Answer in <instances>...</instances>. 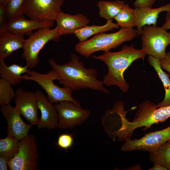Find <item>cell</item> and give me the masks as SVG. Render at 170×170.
Instances as JSON below:
<instances>
[{"mask_svg": "<svg viewBox=\"0 0 170 170\" xmlns=\"http://www.w3.org/2000/svg\"><path fill=\"white\" fill-rule=\"evenodd\" d=\"M0 111L7 122V135L14 137L20 141L29 134V130L33 125L25 123L15 107L9 104L1 106Z\"/></svg>", "mask_w": 170, "mask_h": 170, "instance_id": "4fadbf2b", "label": "cell"}, {"mask_svg": "<svg viewBox=\"0 0 170 170\" xmlns=\"http://www.w3.org/2000/svg\"><path fill=\"white\" fill-rule=\"evenodd\" d=\"M71 60L62 65L57 64L52 59L48 60L49 65L59 74V83L73 91L81 89H90L105 93H110L104 86L103 82L97 79V71L93 68L87 69L76 54L71 55Z\"/></svg>", "mask_w": 170, "mask_h": 170, "instance_id": "6da1fadb", "label": "cell"}, {"mask_svg": "<svg viewBox=\"0 0 170 170\" xmlns=\"http://www.w3.org/2000/svg\"></svg>", "mask_w": 170, "mask_h": 170, "instance_id": "8d00e7d4", "label": "cell"}, {"mask_svg": "<svg viewBox=\"0 0 170 170\" xmlns=\"http://www.w3.org/2000/svg\"><path fill=\"white\" fill-rule=\"evenodd\" d=\"M122 1H99L97 3L99 16L106 20L112 19L126 5Z\"/></svg>", "mask_w": 170, "mask_h": 170, "instance_id": "7402d4cb", "label": "cell"}, {"mask_svg": "<svg viewBox=\"0 0 170 170\" xmlns=\"http://www.w3.org/2000/svg\"><path fill=\"white\" fill-rule=\"evenodd\" d=\"M27 75L22 76L23 79L32 80L37 83L43 89L47 95L48 99L52 103H58L65 101H70L77 105H80L76 100L71 96L73 91L64 87H59L54 82V80L60 81V77L58 73L53 69L47 74H42L28 70Z\"/></svg>", "mask_w": 170, "mask_h": 170, "instance_id": "5b68a950", "label": "cell"}, {"mask_svg": "<svg viewBox=\"0 0 170 170\" xmlns=\"http://www.w3.org/2000/svg\"><path fill=\"white\" fill-rule=\"evenodd\" d=\"M150 161L160 164L170 170V144L168 141L162 144L156 150L150 153Z\"/></svg>", "mask_w": 170, "mask_h": 170, "instance_id": "603a6c76", "label": "cell"}, {"mask_svg": "<svg viewBox=\"0 0 170 170\" xmlns=\"http://www.w3.org/2000/svg\"><path fill=\"white\" fill-rule=\"evenodd\" d=\"M63 2L64 0H27L24 14L31 19L54 23Z\"/></svg>", "mask_w": 170, "mask_h": 170, "instance_id": "9c48e42d", "label": "cell"}, {"mask_svg": "<svg viewBox=\"0 0 170 170\" xmlns=\"http://www.w3.org/2000/svg\"><path fill=\"white\" fill-rule=\"evenodd\" d=\"M147 60L150 65L152 66L156 71L163 83L165 91V97L163 100L156 105L157 107H161L170 105V79L169 75L163 71L161 68L159 59L148 55Z\"/></svg>", "mask_w": 170, "mask_h": 170, "instance_id": "44dd1931", "label": "cell"}, {"mask_svg": "<svg viewBox=\"0 0 170 170\" xmlns=\"http://www.w3.org/2000/svg\"><path fill=\"white\" fill-rule=\"evenodd\" d=\"M159 60L161 68L170 73V52H166L165 56Z\"/></svg>", "mask_w": 170, "mask_h": 170, "instance_id": "4dcf8cb0", "label": "cell"}, {"mask_svg": "<svg viewBox=\"0 0 170 170\" xmlns=\"http://www.w3.org/2000/svg\"><path fill=\"white\" fill-rule=\"evenodd\" d=\"M27 0H10L6 5L8 20L24 14V8Z\"/></svg>", "mask_w": 170, "mask_h": 170, "instance_id": "4316f807", "label": "cell"}, {"mask_svg": "<svg viewBox=\"0 0 170 170\" xmlns=\"http://www.w3.org/2000/svg\"><path fill=\"white\" fill-rule=\"evenodd\" d=\"M20 141L14 137L7 135L0 140V155L13 158L18 151Z\"/></svg>", "mask_w": 170, "mask_h": 170, "instance_id": "cb8c5ba5", "label": "cell"}, {"mask_svg": "<svg viewBox=\"0 0 170 170\" xmlns=\"http://www.w3.org/2000/svg\"><path fill=\"white\" fill-rule=\"evenodd\" d=\"M167 170V169L162 165L158 164H154V166L151 168L149 169V170Z\"/></svg>", "mask_w": 170, "mask_h": 170, "instance_id": "836d02e7", "label": "cell"}, {"mask_svg": "<svg viewBox=\"0 0 170 170\" xmlns=\"http://www.w3.org/2000/svg\"><path fill=\"white\" fill-rule=\"evenodd\" d=\"M10 0H0V3L7 5Z\"/></svg>", "mask_w": 170, "mask_h": 170, "instance_id": "e575fe53", "label": "cell"}, {"mask_svg": "<svg viewBox=\"0 0 170 170\" xmlns=\"http://www.w3.org/2000/svg\"><path fill=\"white\" fill-rule=\"evenodd\" d=\"M4 59H0V76L3 79L13 85L20 84L23 79L21 74L26 73L28 69L26 65L24 66L13 64L8 66Z\"/></svg>", "mask_w": 170, "mask_h": 170, "instance_id": "d6986e66", "label": "cell"}, {"mask_svg": "<svg viewBox=\"0 0 170 170\" xmlns=\"http://www.w3.org/2000/svg\"><path fill=\"white\" fill-rule=\"evenodd\" d=\"M114 19L121 28H133L136 26L134 9L127 4L124 8L116 16Z\"/></svg>", "mask_w": 170, "mask_h": 170, "instance_id": "d4e9b609", "label": "cell"}, {"mask_svg": "<svg viewBox=\"0 0 170 170\" xmlns=\"http://www.w3.org/2000/svg\"><path fill=\"white\" fill-rule=\"evenodd\" d=\"M6 9V5L0 3V32L7 30L8 21Z\"/></svg>", "mask_w": 170, "mask_h": 170, "instance_id": "f1b7e54d", "label": "cell"}, {"mask_svg": "<svg viewBox=\"0 0 170 170\" xmlns=\"http://www.w3.org/2000/svg\"><path fill=\"white\" fill-rule=\"evenodd\" d=\"M22 15L8 20L7 30L12 32L24 35L31 34L35 30L52 27L54 23L47 21H39L27 20Z\"/></svg>", "mask_w": 170, "mask_h": 170, "instance_id": "2e32d148", "label": "cell"}, {"mask_svg": "<svg viewBox=\"0 0 170 170\" xmlns=\"http://www.w3.org/2000/svg\"><path fill=\"white\" fill-rule=\"evenodd\" d=\"M138 106V109L132 122L126 117L130 110L125 111L123 107L118 109L121 126L117 130L110 133V136L117 137L118 141L122 142L130 138L134 130L138 128L144 127L143 130L145 131L153 124L164 122L170 118V105L158 108L155 103L146 100Z\"/></svg>", "mask_w": 170, "mask_h": 170, "instance_id": "3957f363", "label": "cell"}, {"mask_svg": "<svg viewBox=\"0 0 170 170\" xmlns=\"http://www.w3.org/2000/svg\"><path fill=\"white\" fill-rule=\"evenodd\" d=\"M141 35L142 48L146 54L158 59L166 55L170 44V32L156 26H144Z\"/></svg>", "mask_w": 170, "mask_h": 170, "instance_id": "52a82bcc", "label": "cell"}, {"mask_svg": "<svg viewBox=\"0 0 170 170\" xmlns=\"http://www.w3.org/2000/svg\"><path fill=\"white\" fill-rule=\"evenodd\" d=\"M15 92V108L30 124L37 125L39 118L35 92L26 91L21 88Z\"/></svg>", "mask_w": 170, "mask_h": 170, "instance_id": "7c38bea8", "label": "cell"}, {"mask_svg": "<svg viewBox=\"0 0 170 170\" xmlns=\"http://www.w3.org/2000/svg\"><path fill=\"white\" fill-rule=\"evenodd\" d=\"M10 159L5 156L0 155V170H7Z\"/></svg>", "mask_w": 170, "mask_h": 170, "instance_id": "1f68e13d", "label": "cell"}, {"mask_svg": "<svg viewBox=\"0 0 170 170\" xmlns=\"http://www.w3.org/2000/svg\"><path fill=\"white\" fill-rule=\"evenodd\" d=\"M105 24L103 25L86 26L76 30L74 34L80 42L85 41L90 37L108 31H113L114 29H118L119 26L113 22L112 19L107 20Z\"/></svg>", "mask_w": 170, "mask_h": 170, "instance_id": "ffe728a7", "label": "cell"}, {"mask_svg": "<svg viewBox=\"0 0 170 170\" xmlns=\"http://www.w3.org/2000/svg\"><path fill=\"white\" fill-rule=\"evenodd\" d=\"M60 36L56 26L52 29L49 28L39 29L29 35L26 39L22 54L28 68L36 67L40 62L38 54L40 51L49 41H58Z\"/></svg>", "mask_w": 170, "mask_h": 170, "instance_id": "8992f818", "label": "cell"}, {"mask_svg": "<svg viewBox=\"0 0 170 170\" xmlns=\"http://www.w3.org/2000/svg\"><path fill=\"white\" fill-rule=\"evenodd\" d=\"M37 106L41 113L37 127L38 129H54L58 127V115L54 106L43 92H35Z\"/></svg>", "mask_w": 170, "mask_h": 170, "instance_id": "5bb4252c", "label": "cell"}, {"mask_svg": "<svg viewBox=\"0 0 170 170\" xmlns=\"http://www.w3.org/2000/svg\"><path fill=\"white\" fill-rule=\"evenodd\" d=\"M18 152L9 161L10 170H37L38 153L35 136L28 134L21 140Z\"/></svg>", "mask_w": 170, "mask_h": 170, "instance_id": "ba28073f", "label": "cell"}, {"mask_svg": "<svg viewBox=\"0 0 170 170\" xmlns=\"http://www.w3.org/2000/svg\"><path fill=\"white\" fill-rule=\"evenodd\" d=\"M156 0H136L133 3L135 8H152Z\"/></svg>", "mask_w": 170, "mask_h": 170, "instance_id": "f546056e", "label": "cell"}, {"mask_svg": "<svg viewBox=\"0 0 170 170\" xmlns=\"http://www.w3.org/2000/svg\"><path fill=\"white\" fill-rule=\"evenodd\" d=\"M25 41L24 35L7 30L0 32V59H4L14 51L23 48Z\"/></svg>", "mask_w": 170, "mask_h": 170, "instance_id": "ac0fdd59", "label": "cell"}, {"mask_svg": "<svg viewBox=\"0 0 170 170\" xmlns=\"http://www.w3.org/2000/svg\"><path fill=\"white\" fill-rule=\"evenodd\" d=\"M55 21L61 36L73 34L76 30L90 22L89 19L82 14L71 15L61 11L57 16Z\"/></svg>", "mask_w": 170, "mask_h": 170, "instance_id": "9a60e30c", "label": "cell"}, {"mask_svg": "<svg viewBox=\"0 0 170 170\" xmlns=\"http://www.w3.org/2000/svg\"><path fill=\"white\" fill-rule=\"evenodd\" d=\"M164 11L170 12V3L154 8H135L134 15L136 26L139 35L141 34L144 26H156L159 14Z\"/></svg>", "mask_w": 170, "mask_h": 170, "instance_id": "e0dca14e", "label": "cell"}, {"mask_svg": "<svg viewBox=\"0 0 170 170\" xmlns=\"http://www.w3.org/2000/svg\"><path fill=\"white\" fill-rule=\"evenodd\" d=\"M170 139V125L163 129L145 134L139 139L133 140L127 138L121 147L123 151L140 150L152 152L162 144Z\"/></svg>", "mask_w": 170, "mask_h": 170, "instance_id": "8fae6325", "label": "cell"}, {"mask_svg": "<svg viewBox=\"0 0 170 170\" xmlns=\"http://www.w3.org/2000/svg\"><path fill=\"white\" fill-rule=\"evenodd\" d=\"M54 106L58 115V127L71 129L84 122L91 114L90 110L82 109L72 102L65 101L56 103Z\"/></svg>", "mask_w": 170, "mask_h": 170, "instance_id": "30bf717a", "label": "cell"}, {"mask_svg": "<svg viewBox=\"0 0 170 170\" xmlns=\"http://www.w3.org/2000/svg\"><path fill=\"white\" fill-rule=\"evenodd\" d=\"M146 54L142 49H135L132 44L123 46L117 52L109 51L99 56H91L103 61L107 67L108 72L103 79L104 85L107 86H116L122 92L126 93L128 91L129 85L124 79V71L135 60L140 58L144 60Z\"/></svg>", "mask_w": 170, "mask_h": 170, "instance_id": "7a4b0ae2", "label": "cell"}, {"mask_svg": "<svg viewBox=\"0 0 170 170\" xmlns=\"http://www.w3.org/2000/svg\"><path fill=\"white\" fill-rule=\"evenodd\" d=\"M12 84L2 79H0V105L1 106L9 104L15 98L16 92Z\"/></svg>", "mask_w": 170, "mask_h": 170, "instance_id": "484cf974", "label": "cell"}, {"mask_svg": "<svg viewBox=\"0 0 170 170\" xmlns=\"http://www.w3.org/2000/svg\"><path fill=\"white\" fill-rule=\"evenodd\" d=\"M168 141V142H169V143L170 144V139Z\"/></svg>", "mask_w": 170, "mask_h": 170, "instance_id": "d590c367", "label": "cell"}, {"mask_svg": "<svg viewBox=\"0 0 170 170\" xmlns=\"http://www.w3.org/2000/svg\"><path fill=\"white\" fill-rule=\"evenodd\" d=\"M139 36L136 29L121 28L117 31L110 33H101L89 39L76 43V51L81 55L88 57L96 52H107L116 48L123 42Z\"/></svg>", "mask_w": 170, "mask_h": 170, "instance_id": "277c9868", "label": "cell"}, {"mask_svg": "<svg viewBox=\"0 0 170 170\" xmlns=\"http://www.w3.org/2000/svg\"><path fill=\"white\" fill-rule=\"evenodd\" d=\"M73 142L72 134L63 133L59 136L56 144L59 147L65 149L66 151L68 149L72 146Z\"/></svg>", "mask_w": 170, "mask_h": 170, "instance_id": "83f0119b", "label": "cell"}, {"mask_svg": "<svg viewBox=\"0 0 170 170\" xmlns=\"http://www.w3.org/2000/svg\"><path fill=\"white\" fill-rule=\"evenodd\" d=\"M161 27L167 30L170 29V12H166L165 22Z\"/></svg>", "mask_w": 170, "mask_h": 170, "instance_id": "d6a6232c", "label": "cell"}]
</instances>
